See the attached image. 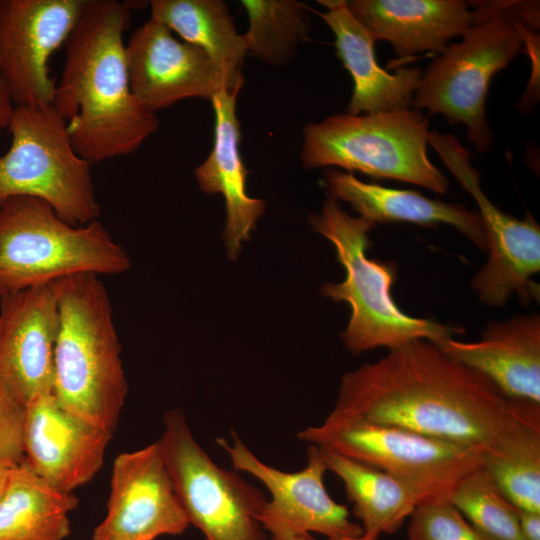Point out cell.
I'll list each match as a JSON object with an SVG mask.
<instances>
[{"label": "cell", "mask_w": 540, "mask_h": 540, "mask_svg": "<svg viewBox=\"0 0 540 540\" xmlns=\"http://www.w3.org/2000/svg\"><path fill=\"white\" fill-rule=\"evenodd\" d=\"M331 412L484 451L540 413V405L510 399L486 377L421 339L343 374Z\"/></svg>", "instance_id": "cell-1"}, {"label": "cell", "mask_w": 540, "mask_h": 540, "mask_svg": "<svg viewBox=\"0 0 540 540\" xmlns=\"http://www.w3.org/2000/svg\"><path fill=\"white\" fill-rule=\"evenodd\" d=\"M131 5L85 0L65 42L53 106L66 121L76 152L96 163L136 151L159 127L156 113L134 97L123 34Z\"/></svg>", "instance_id": "cell-2"}, {"label": "cell", "mask_w": 540, "mask_h": 540, "mask_svg": "<svg viewBox=\"0 0 540 540\" xmlns=\"http://www.w3.org/2000/svg\"><path fill=\"white\" fill-rule=\"evenodd\" d=\"M128 392L109 293L98 275L58 280L52 393L63 408L113 432Z\"/></svg>", "instance_id": "cell-3"}, {"label": "cell", "mask_w": 540, "mask_h": 540, "mask_svg": "<svg viewBox=\"0 0 540 540\" xmlns=\"http://www.w3.org/2000/svg\"><path fill=\"white\" fill-rule=\"evenodd\" d=\"M309 222L332 243L346 272L342 282L325 283L321 292L333 301L350 305L351 316L341 337L351 353L378 347L391 350L421 339L438 345L464 332L458 326L410 316L396 304L392 296L396 263L370 259L366 254L374 223L349 215L328 196L321 211L309 216Z\"/></svg>", "instance_id": "cell-4"}, {"label": "cell", "mask_w": 540, "mask_h": 540, "mask_svg": "<svg viewBox=\"0 0 540 540\" xmlns=\"http://www.w3.org/2000/svg\"><path fill=\"white\" fill-rule=\"evenodd\" d=\"M131 267L98 220L73 226L28 196L0 207V297L76 274L119 275Z\"/></svg>", "instance_id": "cell-5"}, {"label": "cell", "mask_w": 540, "mask_h": 540, "mask_svg": "<svg viewBox=\"0 0 540 540\" xmlns=\"http://www.w3.org/2000/svg\"><path fill=\"white\" fill-rule=\"evenodd\" d=\"M510 1H472L474 24L422 71L411 107L441 114L452 125L467 127L468 139L480 152L493 142L486 98L493 76L523 49V38L508 13Z\"/></svg>", "instance_id": "cell-6"}, {"label": "cell", "mask_w": 540, "mask_h": 540, "mask_svg": "<svg viewBox=\"0 0 540 540\" xmlns=\"http://www.w3.org/2000/svg\"><path fill=\"white\" fill-rule=\"evenodd\" d=\"M428 126V117L412 107L334 114L304 127L301 163L306 169L340 167L445 194L448 180L428 157Z\"/></svg>", "instance_id": "cell-7"}, {"label": "cell", "mask_w": 540, "mask_h": 540, "mask_svg": "<svg viewBox=\"0 0 540 540\" xmlns=\"http://www.w3.org/2000/svg\"><path fill=\"white\" fill-rule=\"evenodd\" d=\"M8 128L12 142L0 157V207L12 197L28 196L48 203L70 225L98 220L91 163L74 149L54 106L15 105Z\"/></svg>", "instance_id": "cell-8"}, {"label": "cell", "mask_w": 540, "mask_h": 540, "mask_svg": "<svg viewBox=\"0 0 540 540\" xmlns=\"http://www.w3.org/2000/svg\"><path fill=\"white\" fill-rule=\"evenodd\" d=\"M297 437L393 476L418 496L420 504L447 500L463 478L482 467L478 448L333 412Z\"/></svg>", "instance_id": "cell-9"}, {"label": "cell", "mask_w": 540, "mask_h": 540, "mask_svg": "<svg viewBox=\"0 0 540 540\" xmlns=\"http://www.w3.org/2000/svg\"><path fill=\"white\" fill-rule=\"evenodd\" d=\"M157 442L189 524L205 540H267L257 520L266 497L209 457L181 410L166 412Z\"/></svg>", "instance_id": "cell-10"}, {"label": "cell", "mask_w": 540, "mask_h": 540, "mask_svg": "<svg viewBox=\"0 0 540 540\" xmlns=\"http://www.w3.org/2000/svg\"><path fill=\"white\" fill-rule=\"evenodd\" d=\"M427 142L479 207L488 259L473 276L471 286L480 301L493 307L503 306L512 295L524 304L538 301L539 285L532 279L540 271L538 223L530 213L523 219L512 217L487 198L471 153L454 135L431 131Z\"/></svg>", "instance_id": "cell-11"}, {"label": "cell", "mask_w": 540, "mask_h": 540, "mask_svg": "<svg viewBox=\"0 0 540 540\" xmlns=\"http://www.w3.org/2000/svg\"><path fill=\"white\" fill-rule=\"evenodd\" d=\"M232 442L218 438L233 467L257 478L270 493L257 515L271 540L312 539L311 533L327 538L359 537L361 525L352 521L346 505L336 502L324 484L328 471L320 448L309 445L306 465L296 472H285L261 461L231 432Z\"/></svg>", "instance_id": "cell-12"}, {"label": "cell", "mask_w": 540, "mask_h": 540, "mask_svg": "<svg viewBox=\"0 0 540 540\" xmlns=\"http://www.w3.org/2000/svg\"><path fill=\"white\" fill-rule=\"evenodd\" d=\"M85 0H2L0 76L13 103L53 104L56 81L49 74L51 55L65 44Z\"/></svg>", "instance_id": "cell-13"}, {"label": "cell", "mask_w": 540, "mask_h": 540, "mask_svg": "<svg viewBox=\"0 0 540 540\" xmlns=\"http://www.w3.org/2000/svg\"><path fill=\"white\" fill-rule=\"evenodd\" d=\"M110 486L106 516L91 540H155L190 525L158 442L119 454Z\"/></svg>", "instance_id": "cell-14"}, {"label": "cell", "mask_w": 540, "mask_h": 540, "mask_svg": "<svg viewBox=\"0 0 540 540\" xmlns=\"http://www.w3.org/2000/svg\"><path fill=\"white\" fill-rule=\"evenodd\" d=\"M125 54L131 91L153 113L187 98L211 101L224 88L241 90L204 50L151 19L132 33Z\"/></svg>", "instance_id": "cell-15"}, {"label": "cell", "mask_w": 540, "mask_h": 540, "mask_svg": "<svg viewBox=\"0 0 540 540\" xmlns=\"http://www.w3.org/2000/svg\"><path fill=\"white\" fill-rule=\"evenodd\" d=\"M58 280L0 297V389L23 406L52 393Z\"/></svg>", "instance_id": "cell-16"}, {"label": "cell", "mask_w": 540, "mask_h": 540, "mask_svg": "<svg viewBox=\"0 0 540 540\" xmlns=\"http://www.w3.org/2000/svg\"><path fill=\"white\" fill-rule=\"evenodd\" d=\"M112 433L63 408L53 393L41 394L26 406L25 461L50 486L72 493L101 468Z\"/></svg>", "instance_id": "cell-17"}, {"label": "cell", "mask_w": 540, "mask_h": 540, "mask_svg": "<svg viewBox=\"0 0 540 540\" xmlns=\"http://www.w3.org/2000/svg\"><path fill=\"white\" fill-rule=\"evenodd\" d=\"M490 380L512 400L540 405V316L517 314L487 324L478 341L437 345Z\"/></svg>", "instance_id": "cell-18"}, {"label": "cell", "mask_w": 540, "mask_h": 540, "mask_svg": "<svg viewBox=\"0 0 540 540\" xmlns=\"http://www.w3.org/2000/svg\"><path fill=\"white\" fill-rule=\"evenodd\" d=\"M238 94L239 91L224 88L211 99L215 115L213 146L194 172L203 192L220 193L225 199L223 237L232 260L238 257L242 243L250 238L258 218L266 209L265 201L247 194L248 171L240 153L241 131L236 112Z\"/></svg>", "instance_id": "cell-19"}, {"label": "cell", "mask_w": 540, "mask_h": 540, "mask_svg": "<svg viewBox=\"0 0 540 540\" xmlns=\"http://www.w3.org/2000/svg\"><path fill=\"white\" fill-rule=\"evenodd\" d=\"M347 6L374 39L388 41L400 59L441 53L476 19L463 0H351Z\"/></svg>", "instance_id": "cell-20"}, {"label": "cell", "mask_w": 540, "mask_h": 540, "mask_svg": "<svg viewBox=\"0 0 540 540\" xmlns=\"http://www.w3.org/2000/svg\"><path fill=\"white\" fill-rule=\"evenodd\" d=\"M318 3L326 8L319 16L332 30L336 55L354 83L347 114L411 107L422 70L400 67L388 72L377 62L376 40L350 12L347 1L319 0Z\"/></svg>", "instance_id": "cell-21"}, {"label": "cell", "mask_w": 540, "mask_h": 540, "mask_svg": "<svg viewBox=\"0 0 540 540\" xmlns=\"http://www.w3.org/2000/svg\"><path fill=\"white\" fill-rule=\"evenodd\" d=\"M321 183L328 197L348 203L360 217L374 224L450 225L478 248L487 251L486 233L479 212L462 204L430 199L414 190L363 182L352 173L333 168L323 170Z\"/></svg>", "instance_id": "cell-22"}, {"label": "cell", "mask_w": 540, "mask_h": 540, "mask_svg": "<svg viewBox=\"0 0 540 540\" xmlns=\"http://www.w3.org/2000/svg\"><path fill=\"white\" fill-rule=\"evenodd\" d=\"M150 19L204 50L229 82L242 89L247 55L242 34L221 0H152Z\"/></svg>", "instance_id": "cell-23"}, {"label": "cell", "mask_w": 540, "mask_h": 540, "mask_svg": "<svg viewBox=\"0 0 540 540\" xmlns=\"http://www.w3.org/2000/svg\"><path fill=\"white\" fill-rule=\"evenodd\" d=\"M78 505L39 477L26 461L13 468L0 499V540H64Z\"/></svg>", "instance_id": "cell-24"}, {"label": "cell", "mask_w": 540, "mask_h": 540, "mask_svg": "<svg viewBox=\"0 0 540 540\" xmlns=\"http://www.w3.org/2000/svg\"><path fill=\"white\" fill-rule=\"evenodd\" d=\"M319 448L328 471L343 483L364 532L379 536L393 534L420 504L418 496L393 476L330 449Z\"/></svg>", "instance_id": "cell-25"}, {"label": "cell", "mask_w": 540, "mask_h": 540, "mask_svg": "<svg viewBox=\"0 0 540 540\" xmlns=\"http://www.w3.org/2000/svg\"><path fill=\"white\" fill-rule=\"evenodd\" d=\"M482 469L519 510L540 512V413L482 451Z\"/></svg>", "instance_id": "cell-26"}, {"label": "cell", "mask_w": 540, "mask_h": 540, "mask_svg": "<svg viewBox=\"0 0 540 540\" xmlns=\"http://www.w3.org/2000/svg\"><path fill=\"white\" fill-rule=\"evenodd\" d=\"M249 28L242 34L247 54L273 66L289 62L309 40L310 20L296 0H242Z\"/></svg>", "instance_id": "cell-27"}, {"label": "cell", "mask_w": 540, "mask_h": 540, "mask_svg": "<svg viewBox=\"0 0 540 540\" xmlns=\"http://www.w3.org/2000/svg\"><path fill=\"white\" fill-rule=\"evenodd\" d=\"M488 540H521L519 509L481 468L463 478L447 499Z\"/></svg>", "instance_id": "cell-28"}, {"label": "cell", "mask_w": 540, "mask_h": 540, "mask_svg": "<svg viewBox=\"0 0 540 540\" xmlns=\"http://www.w3.org/2000/svg\"><path fill=\"white\" fill-rule=\"evenodd\" d=\"M407 535L408 540H488L446 499L417 505Z\"/></svg>", "instance_id": "cell-29"}, {"label": "cell", "mask_w": 540, "mask_h": 540, "mask_svg": "<svg viewBox=\"0 0 540 540\" xmlns=\"http://www.w3.org/2000/svg\"><path fill=\"white\" fill-rule=\"evenodd\" d=\"M26 407L0 389V464L18 466L25 461Z\"/></svg>", "instance_id": "cell-30"}, {"label": "cell", "mask_w": 540, "mask_h": 540, "mask_svg": "<svg viewBox=\"0 0 540 540\" xmlns=\"http://www.w3.org/2000/svg\"><path fill=\"white\" fill-rule=\"evenodd\" d=\"M516 24L523 38V44L527 47L532 60V76L520 102L521 109L529 110L536 105L539 99V35L527 29L518 21H516Z\"/></svg>", "instance_id": "cell-31"}, {"label": "cell", "mask_w": 540, "mask_h": 540, "mask_svg": "<svg viewBox=\"0 0 540 540\" xmlns=\"http://www.w3.org/2000/svg\"><path fill=\"white\" fill-rule=\"evenodd\" d=\"M521 540H540V512L519 510Z\"/></svg>", "instance_id": "cell-32"}, {"label": "cell", "mask_w": 540, "mask_h": 540, "mask_svg": "<svg viewBox=\"0 0 540 540\" xmlns=\"http://www.w3.org/2000/svg\"><path fill=\"white\" fill-rule=\"evenodd\" d=\"M14 109V103L9 89L0 76V132L8 127V123Z\"/></svg>", "instance_id": "cell-33"}, {"label": "cell", "mask_w": 540, "mask_h": 540, "mask_svg": "<svg viewBox=\"0 0 540 540\" xmlns=\"http://www.w3.org/2000/svg\"><path fill=\"white\" fill-rule=\"evenodd\" d=\"M16 466L0 464V499L7 487L11 472Z\"/></svg>", "instance_id": "cell-34"}, {"label": "cell", "mask_w": 540, "mask_h": 540, "mask_svg": "<svg viewBox=\"0 0 540 540\" xmlns=\"http://www.w3.org/2000/svg\"><path fill=\"white\" fill-rule=\"evenodd\" d=\"M379 538V535L373 534V533H366L364 532L359 537H351V538H327L326 540H377ZM299 540H314L312 539H299Z\"/></svg>", "instance_id": "cell-35"}, {"label": "cell", "mask_w": 540, "mask_h": 540, "mask_svg": "<svg viewBox=\"0 0 540 540\" xmlns=\"http://www.w3.org/2000/svg\"><path fill=\"white\" fill-rule=\"evenodd\" d=\"M1 4H2V0H0V7H1Z\"/></svg>", "instance_id": "cell-36"}]
</instances>
